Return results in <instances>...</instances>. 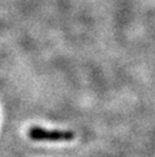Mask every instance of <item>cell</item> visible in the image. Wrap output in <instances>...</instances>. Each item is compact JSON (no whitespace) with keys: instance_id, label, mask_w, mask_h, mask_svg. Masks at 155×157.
<instances>
[{"instance_id":"6da1fadb","label":"cell","mask_w":155,"mask_h":157,"mask_svg":"<svg viewBox=\"0 0 155 157\" xmlns=\"http://www.w3.org/2000/svg\"><path fill=\"white\" fill-rule=\"evenodd\" d=\"M28 136L33 141H71L74 139V132L70 130H48L41 126H31Z\"/></svg>"}]
</instances>
